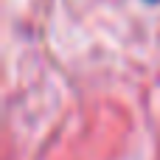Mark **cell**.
I'll use <instances>...</instances> for the list:
<instances>
[{
    "label": "cell",
    "instance_id": "1",
    "mask_svg": "<svg viewBox=\"0 0 160 160\" xmlns=\"http://www.w3.org/2000/svg\"><path fill=\"white\" fill-rule=\"evenodd\" d=\"M152 3H158V0H152Z\"/></svg>",
    "mask_w": 160,
    "mask_h": 160
}]
</instances>
